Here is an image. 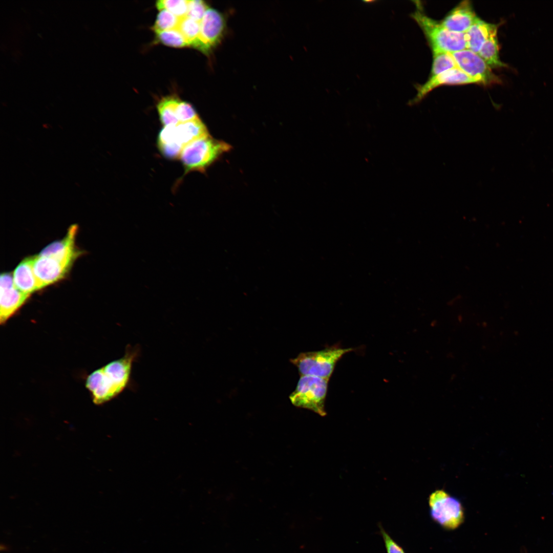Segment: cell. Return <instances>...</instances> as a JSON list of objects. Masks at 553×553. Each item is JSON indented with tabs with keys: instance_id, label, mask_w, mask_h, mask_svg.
Segmentation results:
<instances>
[{
	"instance_id": "5bb4252c",
	"label": "cell",
	"mask_w": 553,
	"mask_h": 553,
	"mask_svg": "<svg viewBox=\"0 0 553 553\" xmlns=\"http://www.w3.org/2000/svg\"><path fill=\"white\" fill-rule=\"evenodd\" d=\"M498 25L486 23L477 17L465 32L467 49L478 54L491 35L498 30Z\"/></svg>"
},
{
	"instance_id": "52a82bcc",
	"label": "cell",
	"mask_w": 553,
	"mask_h": 553,
	"mask_svg": "<svg viewBox=\"0 0 553 553\" xmlns=\"http://www.w3.org/2000/svg\"><path fill=\"white\" fill-rule=\"evenodd\" d=\"M450 53L458 68L476 83L488 86L501 82V79L492 72L491 68L478 54L468 49Z\"/></svg>"
},
{
	"instance_id": "e0dca14e",
	"label": "cell",
	"mask_w": 553,
	"mask_h": 553,
	"mask_svg": "<svg viewBox=\"0 0 553 553\" xmlns=\"http://www.w3.org/2000/svg\"><path fill=\"white\" fill-rule=\"evenodd\" d=\"M499 51L497 31L485 41L478 54L491 69L507 67V65L500 60Z\"/></svg>"
},
{
	"instance_id": "44dd1931",
	"label": "cell",
	"mask_w": 553,
	"mask_h": 553,
	"mask_svg": "<svg viewBox=\"0 0 553 553\" xmlns=\"http://www.w3.org/2000/svg\"><path fill=\"white\" fill-rule=\"evenodd\" d=\"M156 40L168 46L182 48L189 46L178 29L156 32Z\"/></svg>"
},
{
	"instance_id": "d6986e66",
	"label": "cell",
	"mask_w": 553,
	"mask_h": 553,
	"mask_svg": "<svg viewBox=\"0 0 553 553\" xmlns=\"http://www.w3.org/2000/svg\"><path fill=\"white\" fill-rule=\"evenodd\" d=\"M179 98L173 96L161 99L157 105L161 122L164 126L179 123L176 114V107Z\"/></svg>"
},
{
	"instance_id": "277c9868",
	"label": "cell",
	"mask_w": 553,
	"mask_h": 553,
	"mask_svg": "<svg viewBox=\"0 0 553 553\" xmlns=\"http://www.w3.org/2000/svg\"><path fill=\"white\" fill-rule=\"evenodd\" d=\"M417 6L413 17L425 34L432 50H440L451 53L467 49L465 33L447 29L441 23L427 16Z\"/></svg>"
},
{
	"instance_id": "484cf974",
	"label": "cell",
	"mask_w": 553,
	"mask_h": 553,
	"mask_svg": "<svg viewBox=\"0 0 553 553\" xmlns=\"http://www.w3.org/2000/svg\"><path fill=\"white\" fill-rule=\"evenodd\" d=\"M378 526L387 553H405L403 548L390 537L382 525L379 524Z\"/></svg>"
},
{
	"instance_id": "7c38bea8",
	"label": "cell",
	"mask_w": 553,
	"mask_h": 553,
	"mask_svg": "<svg viewBox=\"0 0 553 553\" xmlns=\"http://www.w3.org/2000/svg\"><path fill=\"white\" fill-rule=\"evenodd\" d=\"M476 18L471 2L464 1L453 9L440 23L451 31L465 33Z\"/></svg>"
},
{
	"instance_id": "8992f818",
	"label": "cell",
	"mask_w": 553,
	"mask_h": 553,
	"mask_svg": "<svg viewBox=\"0 0 553 553\" xmlns=\"http://www.w3.org/2000/svg\"><path fill=\"white\" fill-rule=\"evenodd\" d=\"M328 380L316 376H301L295 390L289 397L292 403L325 416Z\"/></svg>"
},
{
	"instance_id": "9a60e30c",
	"label": "cell",
	"mask_w": 553,
	"mask_h": 553,
	"mask_svg": "<svg viewBox=\"0 0 553 553\" xmlns=\"http://www.w3.org/2000/svg\"><path fill=\"white\" fill-rule=\"evenodd\" d=\"M175 133L177 142L183 148L209 135L206 126L200 118L176 125Z\"/></svg>"
},
{
	"instance_id": "ba28073f",
	"label": "cell",
	"mask_w": 553,
	"mask_h": 553,
	"mask_svg": "<svg viewBox=\"0 0 553 553\" xmlns=\"http://www.w3.org/2000/svg\"><path fill=\"white\" fill-rule=\"evenodd\" d=\"M225 26L223 15L216 9L209 8L200 22L202 52L208 54L221 41Z\"/></svg>"
},
{
	"instance_id": "5b68a950",
	"label": "cell",
	"mask_w": 553,
	"mask_h": 553,
	"mask_svg": "<svg viewBox=\"0 0 553 553\" xmlns=\"http://www.w3.org/2000/svg\"><path fill=\"white\" fill-rule=\"evenodd\" d=\"M430 515L443 528L454 530L464 522V510L462 503L443 489H437L429 495Z\"/></svg>"
},
{
	"instance_id": "603a6c76",
	"label": "cell",
	"mask_w": 553,
	"mask_h": 553,
	"mask_svg": "<svg viewBox=\"0 0 553 553\" xmlns=\"http://www.w3.org/2000/svg\"><path fill=\"white\" fill-rule=\"evenodd\" d=\"M188 1L160 0L156 2V7L160 11L166 10L180 19L187 16Z\"/></svg>"
},
{
	"instance_id": "d4e9b609",
	"label": "cell",
	"mask_w": 553,
	"mask_h": 553,
	"mask_svg": "<svg viewBox=\"0 0 553 553\" xmlns=\"http://www.w3.org/2000/svg\"><path fill=\"white\" fill-rule=\"evenodd\" d=\"M208 8V5L203 1H188L187 16L200 23Z\"/></svg>"
},
{
	"instance_id": "9c48e42d",
	"label": "cell",
	"mask_w": 553,
	"mask_h": 553,
	"mask_svg": "<svg viewBox=\"0 0 553 553\" xmlns=\"http://www.w3.org/2000/svg\"><path fill=\"white\" fill-rule=\"evenodd\" d=\"M72 264L53 257L41 254L33 257L32 260L34 272L41 288L61 279Z\"/></svg>"
},
{
	"instance_id": "3957f363",
	"label": "cell",
	"mask_w": 553,
	"mask_h": 553,
	"mask_svg": "<svg viewBox=\"0 0 553 553\" xmlns=\"http://www.w3.org/2000/svg\"><path fill=\"white\" fill-rule=\"evenodd\" d=\"M353 350L352 348L333 346L320 351L301 353L291 359V362L297 368L301 376L329 379L337 362L344 354Z\"/></svg>"
},
{
	"instance_id": "8fae6325",
	"label": "cell",
	"mask_w": 553,
	"mask_h": 553,
	"mask_svg": "<svg viewBox=\"0 0 553 553\" xmlns=\"http://www.w3.org/2000/svg\"><path fill=\"white\" fill-rule=\"evenodd\" d=\"M476 83L467 74L456 68L431 77L426 82L418 87V93L412 103L418 102L434 89L442 85Z\"/></svg>"
},
{
	"instance_id": "4fadbf2b",
	"label": "cell",
	"mask_w": 553,
	"mask_h": 553,
	"mask_svg": "<svg viewBox=\"0 0 553 553\" xmlns=\"http://www.w3.org/2000/svg\"><path fill=\"white\" fill-rule=\"evenodd\" d=\"M33 258L26 259L16 267L13 274L15 286L21 292L28 295L41 288L34 274Z\"/></svg>"
},
{
	"instance_id": "30bf717a",
	"label": "cell",
	"mask_w": 553,
	"mask_h": 553,
	"mask_svg": "<svg viewBox=\"0 0 553 553\" xmlns=\"http://www.w3.org/2000/svg\"><path fill=\"white\" fill-rule=\"evenodd\" d=\"M0 281V321L2 324L24 304L29 295L15 286L13 276L10 274H2Z\"/></svg>"
},
{
	"instance_id": "6da1fadb",
	"label": "cell",
	"mask_w": 553,
	"mask_h": 553,
	"mask_svg": "<svg viewBox=\"0 0 553 553\" xmlns=\"http://www.w3.org/2000/svg\"><path fill=\"white\" fill-rule=\"evenodd\" d=\"M140 353L138 346H127L124 355L91 373L87 378V388L91 392L94 402L108 401L126 388L131 379L132 367Z\"/></svg>"
},
{
	"instance_id": "ffe728a7",
	"label": "cell",
	"mask_w": 553,
	"mask_h": 553,
	"mask_svg": "<svg viewBox=\"0 0 553 553\" xmlns=\"http://www.w3.org/2000/svg\"><path fill=\"white\" fill-rule=\"evenodd\" d=\"M432 51L433 61L431 77L444 71L458 68L450 52L440 50H433Z\"/></svg>"
},
{
	"instance_id": "cb8c5ba5",
	"label": "cell",
	"mask_w": 553,
	"mask_h": 553,
	"mask_svg": "<svg viewBox=\"0 0 553 553\" xmlns=\"http://www.w3.org/2000/svg\"><path fill=\"white\" fill-rule=\"evenodd\" d=\"M176 114L179 123L200 118L190 104L180 99L176 105Z\"/></svg>"
},
{
	"instance_id": "7402d4cb",
	"label": "cell",
	"mask_w": 553,
	"mask_h": 553,
	"mask_svg": "<svg viewBox=\"0 0 553 553\" xmlns=\"http://www.w3.org/2000/svg\"><path fill=\"white\" fill-rule=\"evenodd\" d=\"M180 19L163 9L160 10L152 29L155 32L177 29Z\"/></svg>"
},
{
	"instance_id": "ac0fdd59",
	"label": "cell",
	"mask_w": 553,
	"mask_h": 553,
	"mask_svg": "<svg viewBox=\"0 0 553 553\" xmlns=\"http://www.w3.org/2000/svg\"><path fill=\"white\" fill-rule=\"evenodd\" d=\"M177 29L189 46L202 51L200 23L186 16L180 19Z\"/></svg>"
},
{
	"instance_id": "7a4b0ae2",
	"label": "cell",
	"mask_w": 553,
	"mask_h": 553,
	"mask_svg": "<svg viewBox=\"0 0 553 553\" xmlns=\"http://www.w3.org/2000/svg\"><path fill=\"white\" fill-rule=\"evenodd\" d=\"M230 145L212 138L209 135L185 146L180 156L185 174L191 172H203L223 153Z\"/></svg>"
},
{
	"instance_id": "2e32d148",
	"label": "cell",
	"mask_w": 553,
	"mask_h": 553,
	"mask_svg": "<svg viewBox=\"0 0 553 553\" xmlns=\"http://www.w3.org/2000/svg\"><path fill=\"white\" fill-rule=\"evenodd\" d=\"M175 125L163 126L158 138V146L160 152L164 157L170 159L179 158L183 149V147L176 142L175 135Z\"/></svg>"
}]
</instances>
